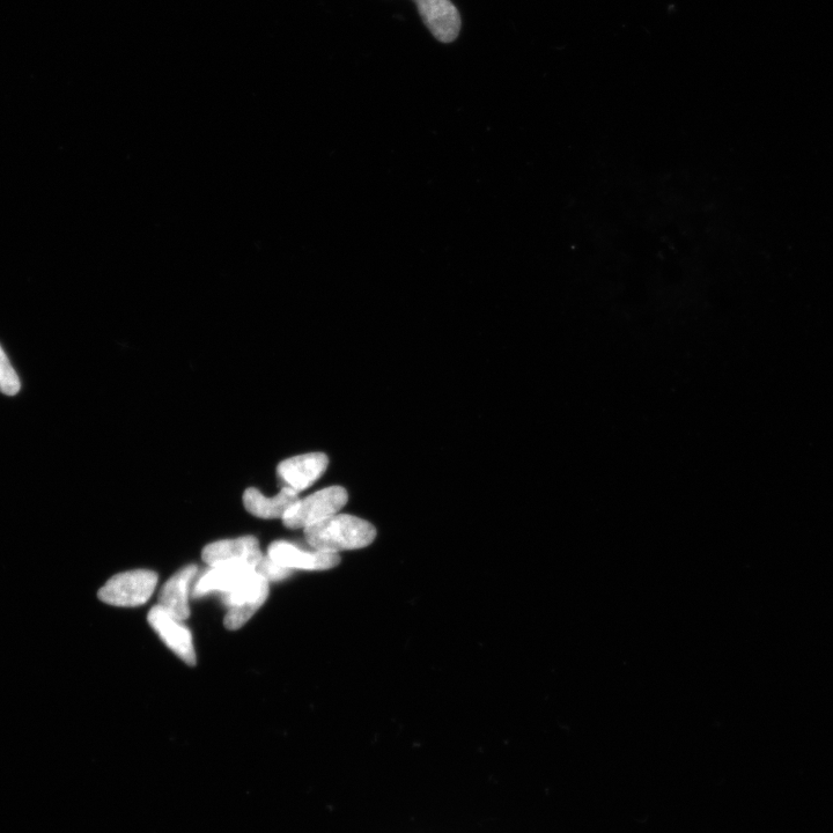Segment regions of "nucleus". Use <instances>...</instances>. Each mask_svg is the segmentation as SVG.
Returning <instances> with one entry per match:
<instances>
[{
    "label": "nucleus",
    "instance_id": "f257e3e1",
    "mask_svg": "<svg viewBox=\"0 0 833 833\" xmlns=\"http://www.w3.org/2000/svg\"><path fill=\"white\" fill-rule=\"evenodd\" d=\"M305 536L314 550L338 554L368 547L377 537V529L357 516L338 513L305 529Z\"/></svg>",
    "mask_w": 833,
    "mask_h": 833
},
{
    "label": "nucleus",
    "instance_id": "f03ea898",
    "mask_svg": "<svg viewBox=\"0 0 833 833\" xmlns=\"http://www.w3.org/2000/svg\"><path fill=\"white\" fill-rule=\"evenodd\" d=\"M348 492L342 486H330L305 499H298L283 516L284 526L307 529L339 513L348 503Z\"/></svg>",
    "mask_w": 833,
    "mask_h": 833
},
{
    "label": "nucleus",
    "instance_id": "7ed1b4c3",
    "mask_svg": "<svg viewBox=\"0 0 833 833\" xmlns=\"http://www.w3.org/2000/svg\"><path fill=\"white\" fill-rule=\"evenodd\" d=\"M157 585V573L147 570L128 571L109 579L98 596L110 606L139 607L151 599Z\"/></svg>",
    "mask_w": 833,
    "mask_h": 833
},
{
    "label": "nucleus",
    "instance_id": "20e7f679",
    "mask_svg": "<svg viewBox=\"0 0 833 833\" xmlns=\"http://www.w3.org/2000/svg\"><path fill=\"white\" fill-rule=\"evenodd\" d=\"M269 589V581L256 572L255 576L237 591L224 594V603L228 607L225 628L232 631L241 629L267 601Z\"/></svg>",
    "mask_w": 833,
    "mask_h": 833
},
{
    "label": "nucleus",
    "instance_id": "39448f33",
    "mask_svg": "<svg viewBox=\"0 0 833 833\" xmlns=\"http://www.w3.org/2000/svg\"><path fill=\"white\" fill-rule=\"evenodd\" d=\"M147 621L169 650L178 655L188 666H196L193 636H191L189 629L181 624V621H178L160 606L151 609Z\"/></svg>",
    "mask_w": 833,
    "mask_h": 833
},
{
    "label": "nucleus",
    "instance_id": "423d86ee",
    "mask_svg": "<svg viewBox=\"0 0 833 833\" xmlns=\"http://www.w3.org/2000/svg\"><path fill=\"white\" fill-rule=\"evenodd\" d=\"M267 556L278 565L292 571H327L341 563L338 554L318 550L306 551L287 541L272 543Z\"/></svg>",
    "mask_w": 833,
    "mask_h": 833
},
{
    "label": "nucleus",
    "instance_id": "0eeeda50",
    "mask_svg": "<svg viewBox=\"0 0 833 833\" xmlns=\"http://www.w3.org/2000/svg\"><path fill=\"white\" fill-rule=\"evenodd\" d=\"M329 459L323 453H309L291 457L279 464L277 475L283 488L300 492L311 486L326 473Z\"/></svg>",
    "mask_w": 833,
    "mask_h": 833
},
{
    "label": "nucleus",
    "instance_id": "6e6552de",
    "mask_svg": "<svg viewBox=\"0 0 833 833\" xmlns=\"http://www.w3.org/2000/svg\"><path fill=\"white\" fill-rule=\"evenodd\" d=\"M420 17L434 38L451 43L459 36L461 16L451 0H414Z\"/></svg>",
    "mask_w": 833,
    "mask_h": 833
},
{
    "label": "nucleus",
    "instance_id": "1a4fd4ad",
    "mask_svg": "<svg viewBox=\"0 0 833 833\" xmlns=\"http://www.w3.org/2000/svg\"><path fill=\"white\" fill-rule=\"evenodd\" d=\"M256 574L253 566L243 563H223L211 566L209 571L196 582L194 597L219 592L224 594L237 591Z\"/></svg>",
    "mask_w": 833,
    "mask_h": 833
},
{
    "label": "nucleus",
    "instance_id": "9d476101",
    "mask_svg": "<svg viewBox=\"0 0 833 833\" xmlns=\"http://www.w3.org/2000/svg\"><path fill=\"white\" fill-rule=\"evenodd\" d=\"M263 557L260 543L254 536L211 543L206 545L202 552L204 562L210 566L223 563H243L256 569Z\"/></svg>",
    "mask_w": 833,
    "mask_h": 833
},
{
    "label": "nucleus",
    "instance_id": "9b49d317",
    "mask_svg": "<svg viewBox=\"0 0 833 833\" xmlns=\"http://www.w3.org/2000/svg\"><path fill=\"white\" fill-rule=\"evenodd\" d=\"M197 571L196 565L183 567L160 591L159 606L178 621H186L190 616L189 591Z\"/></svg>",
    "mask_w": 833,
    "mask_h": 833
},
{
    "label": "nucleus",
    "instance_id": "f8f14e48",
    "mask_svg": "<svg viewBox=\"0 0 833 833\" xmlns=\"http://www.w3.org/2000/svg\"><path fill=\"white\" fill-rule=\"evenodd\" d=\"M298 499V493L287 488H283L272 498L265 497L255 488H249L243 493V505L246 510L261 519H283L285 513Z\"/></svg>",
    "mask_w": 833,
    "mask_h": 833
},
{
    "label": "nucleus",
    "instance_id": "ddd939ff",
    "mask_svg": "<svg viewBox=\"0 0 833 833\" xmlns=\"http://www.w3.org/2000/svg\"><path fill=\"white\" fill-rule=\"evenodd\" d=\"M21 383L16 371L7 359L5 352L0 348V393L7 396H14L20 392Z\"/></svg>",
    "mask_w": 833,
    "mask_h": 833
},
{
    "label": "nucleus",
    "instance_id": "4468645a",
    "mask_svg": "<svg viewBox=\"0 0 833 833\" xmlns=\"http://www.w3.org/2000/svg\"><path fill=\"white\" fill-rule=\"evenodd\" d=\"M256 572L269 582H276L290 577L293 571L285 569V567L278 565L268 556H264L261 563L257 565Z\"/></svg>",
    "mask_w": 833,
    "mask_h": 833
}]
</instances>
